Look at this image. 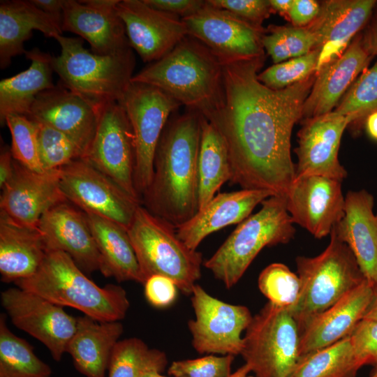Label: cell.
<instances>
[{"label":"cell","mask_w":377,"mask_h":377,"mask_svg":"<svg viewBox=\"0 0 377 377\" xmlns=\"http://www.w3.org/2000/svg\"><path fill=\"white\" fill-rule=\"evenodd\" d=\"M231 177V167L226 142L204 116L198 157V210L206 205L221 186Z\"/></svg>","instance_id":"cell-33"},{"label":"cell","mask_w":377,"mask_h":377,"mask_svg":"<svg viewBox=\"0 0 377 377\" xmlns=\"http://www.w3.org/2000/svg\"><path fill=\"white\" fill-rule=\"evenodd\" d=\"M320 3L315 0H293L288 19L294 27H306L318 15Z\"/></svg>","instance_id":"cell-48"},{"label":"cell","mask_w":377,"mask_h":377,"mask_svg":"<svg viewBox=\"0 0 377 377\" xmlns=\"http://www.w3.org/2000/svg\"><path fill=\"white\" fill-rule=\"evenodd\" d=\"M373 367L369 377H377V362Z\"/></svg>","instance_id":"cell-57"},{"label":"cell","mask_w":377,"mask_h":377,"mask_svg":"<svg viewBox=\"0 0 377 377\" xmlns=\"http://www.w3.org/2000/svg\"><path fill=\"white\" fill-rule=\"evenodd\" d=\"M299 131L295 177L320 175L343 181L346 169L338 154L343 133L350 124L348 117L330 113L303 120Z\"/></svg>","instance_id":"cell-19"},{"label":"cell","mask_w":377,"mask_h":377,"mask_svg":"<svg viewBox=\"0 0 377 377\" xmlns=\"http://www.w3.org/2000/svg\"><path fill=\"white\" fill-rule=\"evenodd\" d=\"M202 115L187 110L170 117L161 135L151 184L141 204L175 228L198 211V157Z\"/></svg>","instance_id":"cell-2"},{"label":"cell","mask_w":377,"mask_h":377,"mask_svg":"<svg viewBox=\"0 0 377 377\" xmlns=\"http://www.w3.org/2000/svg\"><path fill=\"white\" fill-rule=\"evenodd\" d=\"M14 283L61 306H69L98 321H119L130 307L124 288L100 287L66 253L49 251L37 272Z\"/></svg>","instance_id":"cell-4"},{"label":"cell","mask_w":377,"mask_h":377,"mask_svg":"<svg viewBox=\"0 0 377 377\" xmlns=\"http://www.w3.org/2000/svg\"><path fill=\"white\" fill-rule=\"evenodd\" d=\"M372 58L363 45L362 34H358L339 57L316 73L301 120L331 112Z\"/></svg>","instance_id":"cell-24"},{"label":"cell","mask_w":377,"mask_h":377,"mask_svg":"<svg viewBox=\"0 0 377 377\" xmlns=\"http://www.w3.org/2000/svg\"><path fill=\"white\" fill-rule=\"evenodd\" d=\"M51 367L39 359L33 346L13 334L0 315V377H50Z\"/></svg>","instance_id":"cell-35"},{"label":"cell","mask_w":377,"mask_h":377,"mask_svg":"<svg viewBox=\"0 0 377 377\" xmlns=\"http://www.w3.org/2000/svg\"><path fill=\"white\" fill-rule=\"evenodd\" d=\"M265 59L264 54L223 65V101L205 117L226 142L232 184L286 198L295 177L291 133L302 119L316 73L284 89H272L258 79Z\"/></svg>","instance_id":"cell-1"},{"label":"cell","mask_w":377,"mask_h":377,"mask_svg":"<svg viewBox=\"0 0 377 377\" xmlns=\"http://www.w3.org/2000/svg\"><path fill=\"white\" fill-rule=\"evenodd\" d=\"M123 331L119 321H98L85 315L77 317L76 330L66 352L75 369L86 377H105Z\"/></svg>","instance_id":"cell-30"},{"label":"cell","mask_w":377,"mask_h":377,"mask_svg":"<svg viewBox=\"0 0 377 377\" xmlns=\"http://www.w3.org/2000/svg\"><path fill=\"white\" fill-rule=\"evenodd\" d=\"M301 288L298 300L290 309L300 332L366 279L349 247L332 230L325 249L314 257L295 260Z\"/></svg>","instance_id":"cell-8"},{"label":"cell","mask_w":377,"mask_h":377,"mask_svg":"<svg viewBox=\"0 0 377 377\" xmlns=\"http://www.w3.org/2000/svg\"><path fill=\"white\" fill-rule=\"evenodd\" d=\"M300 339L290 310L268 302L245 330L240 355L253 377H290L300 359Z\"/></svg>","instance_id":"cell-9"},{"label":"cell","mask_w":377,"mask_h":377,"mask_svg":"<svg viewBox=\"0 0 377 377\" xmlns=\"http://www.w3.org/2000/svg\"><path fill=\"white\" fill-rule=\"evenodd\" d=\"M119 103L126 110L133 133L134 182L141 202L151 182L155 153L162 132L170 115L181 105L155 87L133 82Z\"/></svg>","instance_id":"cell-10"},{"label":"cell","mask_w":377,"mask_h":377,"mask_svg":"<svg viewBox=\"0 0 377 377\" xmlns=\"http://www.w3.org/2000/svg\"><path fill=\"white\" fill-rule=\"evenodd\" d=\"M212 6L226 10L254 25L263 22L273 12L269 0H207Z\"/></svg>","instance_id":"cell-45"},{"label":"cell","mask_w":377,"mask_h":377,"mask_svg":"<svg viewBox=\"0 0 377 377\" xmlns=\"http://www.w3.org/2000/svg\"><path fill=\"white\" fill-rule=\"evenodd\" d=\"M251 373L249 366L244 364L228 377H253V375H250Z\"/></svg>","instance_id":"cell-55"},{"label":"cell","mask_w":377,"mask_h":377,"mask_svg":"<svg viewBox=\"0 0 377 377\" xmlns=\"http://www.w3.org/2000/svg\"><path fill=\"white\" fill-rule=\"evenodd\" d=\"M341 181L320 175L295 178L286 196L294 223L321 239L330 232L344 214Z\"/></svg>","instance_id":"cell-16"},{"label":"cell","mask_w":377,"mask_h":377,"mask_svg":"<svg viewBox=\"0 0 377 377\" xmlns=\"http://www.w3.org/2000/svg\"><path fill=\"white\" fill-rule=\"evenodd\" d=\"M145 295L149 304L157 308L166 307L175 300L177 287L168 277L152 275L145 282Z\"/></svg>","instance_id":"cell-46"},{"label":"cell","mask_w":377,"mask_h":377,"mask_svg":"<svg viewBox=\"0 0 377 377\" xmlns=\"http://www.w3.org/2000/svg\"><path fill=\"white\" fill-rule=\"evenodd\" d=\"M168 364L166 354L149 348L142 339L119 340L114 346L108 366V377H145L162 373Z\"/></svg>","instance_id":"cell-34"},{"label":"cell","mask_w":377,"mask_h":377,"mask_svg":"<svg viewBox=\"0 0 377 377\" xmlns=\"http://www.w3.org/2000/svg\"><path fill=\"white\" fill-rule=\"evenodd\" d=\"M149 6L182 19L191 16L205 4L203 0H143Z\"/></svg>","instance_id":"cell-47"},{"label":"cell","mask_w":377,"mask_h":377,"mask_svg":"<svg viewBox=\"0 0 377 377\" xmlns=\"http://www.w3.org/2000/svg\"><path fill=\"white\" fill-rule=\"evenodd\" d=\"M372 286L371 300L363 318L377 320V284Z\"/></svg>","instance_id":"cell-53"},{"label":"cell","mask_w":377,"mask_h":377,"mask_svg":"<svg viewBox=\"0 0 377 377\" xmlns=\"http://www.w3.org/2000/svg\"><path fill=\"white\" fill-rule=\"evenodd\" d=\"M364 126L369 136L377 140V112L367 118Z\"/></svg>","instance_id":"cell-54"},{"label":"cell","mask_w":377,"mask_h":377,"mask_svg":"<svg viewBox=\"0 0 377 377\" xmlns=\"http://www.w3.org/2000/svg\"><path fill=\"white\" fill-rule=\"evenodd\" d=\"M85 214L100 254L102 274L114 277L118 282L133 281L144 284L128 229L108 219Z\"/></svg>","instance_id":"cell-31"},{"label":"cell","mask_w":377,"mask_h":377,"mask_svg":"<svg viewBox=\"0 0 377 377\" xmlns=\"http://www.w3.org/2000/svg\"><path fill=\"white\" fill-rule=\"evenodd\" d=\"M261 205L260 209L239 223L204 263L228 289L237 284L263 249L287 244L294 238L296 230L286 208V198L272 195Z\"/></svg>","instance_id":"cell-6"},{"label":"cell","mask_w":377,"mask_h":377,"mask_svg":"<svg viewBox=\"0 0 377 377\" xmlns=\"http://www.w3.org/2000/svg\"><path fill=\"white\" fill-rule=\"evenodd\" d=\"M155 87L188 110L207 117L223 97V66L200 41L187 36L158 61L133 76Z\"/></svg>","instance_id":"cell-3"},{"label":"cell","mask_w":377,"mask_h":377,"mask_svg":"<svg viewBox=\"0 0 377 377\" xmlns=\"http://www.w3.org/2000/svg\"><path fill=\"white\" fill-rule=\"evenodd\" d=\"M61 24L31 1H0V67H8L13 57L25 54L24 43L38 30L45 37L62 35Z\"/></svg>","instance_id":"cell-29"},{"label":"cell","mask_w":377,"mask_h":377,"mask_svg":"<svg viewBox=\"0 0 377 377\" xmlns=\"http://www.w3.org/2000/svg\"><path fill=\"white\" fill-rule=\"evenodd\" d=\"M48 249L38 227L20 223L0 211V274L4 283L33 276Z\"/></svg>","instance_id":"cell-28"},{"label":"cell","mask_w":377,"mask_h":377,"mask_svg":"<svg viewBox=\"0 0 377 377\" xmlns=\"http://www.w3.org/2000/svg\"><path fill=\"white\" fill-rule=\"evenodd\" d=\"M319 50L274 64L258 75V80L272 89H281L301 82L316 73Z\"/></svg>","instance_id":"cell-42"},{"label":"cell","mask_w":377,"mask_h":377,"mask_svg":"<svg viewBox=\"0 0 377 377\" xmlns=\"http://www.w3.org/2000/svg\"><path fill=\"white\" fill-rule=\"evenodd\" d=\"M262 43L274 64L305 55L316 50V38L307 27L270 26Z\"/></svg>","instance_id":"cell-38"},{"label":"cell","mask_w":377,"mask_h":377,"mask_svg":"<svg viewBox=\"0 0 377 377\" xmlns=\"http://www.w3.org/2000/svg\"><path fill=\"white\" fill-rule=\"evenodd\" d=\"M358 370L347 336L300 359L290 377H355Z\"/></svg>","instance_id":"cell-36"},{"label":"cell","mask_w":377,"mask_h":377,"mask_svg":"<svg viewBox=\"0 0 377 377\" xmlns=\"http://www.w3.org/2000/svg\"><path fill=\"white\" fill-rule=\"evenodd\" d=\"M128 232L145 282L152 275L165 276L184 294L191 295L201 277L202 256L178 237L175 226L140 204Z\"/></svg>","instance_id":"cell-7"},{"label":"cell","mask_w":377,"mask_h":377,"mask_svg":"<svg viewBox=\"0 0 377 377\" xmlns=\"http://www.w3.org/2000/svg\"><path fill=\"white\" fill-rule=\"evenodd\" d=\"M11 134V153L15 161L29 170L45 172L41 164L37 137V124L22 114H10L5 121Z\"/></svg>","instance_id":"cell-40"},{"label":"cell","mask_w":377,"mask_h":377,"mask_svg":"<svg viewBox=\"0 0 377 377\" xmlns=\"http://www.w3.org/2000/svg\"><path fill=\"white\" fill-rule=\"evenodd\" d=\"M119 0H65L62 31L77 34L98 54H111L130 47L117 11Z\"/></svg>","instance_id":"cell-22"},{"label":"cell","mask_w":377,"mask_h":377,"mask_svg":"<svg viewBox=\"0 0 377 377\" xmlns=\"http://www.w3.org/2000/svg\"><path fill=\"white\" fill-rule=\"evenodd\" d=\"M348 337L358 369L374 365L377 362V320L362 318Z\"/></svg>","instance_id":"cell-44"},{"label":"cell","mask_w":377,"mask_h":377,"mask_svg":"<svg viewBox=\"0 0 377 377\" xmlns=\"http://www.w3.org/2000/svg\"><path fill=\"white\" fill-rule=\"evenodd\" d=\"M376 0H329L320 3L317 17L307 27L319 50L316 73L339 57L369 22Z\"/></svg>","instance_id":"cell-21"},{"label":"cell","mask_w":377,"mask_h":377,"mask_svg":"<svg viewBox=\"0 0 377 377\" xmlns=\"http://www.w3.org/2000/svg\"><path fill=\"white\" fill-rule=\"evenodd\" d=\"M188 36L204 44L226 65L264 55L263 27L254 25L233 13L211 5L182 19Z\"/></svg>","instance_id":"cell-14"},{"label":"cell","mask_w":377,"mask_h":377,"mask_svg":"<svg viewBox=\"0 0 377 377\" xmlns=\"http://www.w3.org/2000/svg\"><path fill=\"white\" fill-rule=\"evenodd\" d=\"M36 124L39 155L45 171L59 170L83 158L78 147L66 135L45 124Z\"/></svg>","instance_id":"cell-41"},{"label":"cell","mask_w":377,"mask_h":377,"mask_svg":"<svg viewBox=\"0 0 377 377\" xmlns=\"http://www.w3.org/2000/svg\"><path fill=\"white\" fill-rule=\"evenodd\" d=\"M101 105L59 84L37 96L27 117L66 135L78 147L84 158L96 133Z\"/></svg>","instance_id":"cell-18"},{"label":"cell","mask_w":377,"mask_h":377,"mask_svg":"<svg viewBox=\"0 0 377 377\" xmlns=\"http://www.w3.org/2000/svg\"><path fill=\"white\" fill-rule=\"evenodd\" d=\"M84 158L140 202L134 182L133 133L126 110L120 103L109 102L100 105L96 133Z\"/></svg>","instance_id":"cell-13"},{"label":"cell","mask_w":377,"mask_h":377,"mask_svg":"<svg viewBox=\"0 0 377 377\" xmlns=\"http://www.w3.org/2000/svg\"><path fill=\"white\" fill-rule=\"evenodd\" d=\"M362 34L363 45L373 57L377 56V3Z\"/></svg>","instance_id":"cell-49"},{"label":"cell","mask_w":377,"mask_h":377,"mask_svg":"<svg viewBox=\"0 0 377 377\" xmlns=\"http://www.w3.org/2000/svg\"><path fill=\"white\" fill-rule=\"evenodd\" d=\"M272 193L260 189H241L220 193L184 223L176 228L178 237L191 249L197 250L209 235L229 225L240 223Z\"/></svg>","instance_id":"cell-27"},{"label":"cell","mask_w":377,"mask_h":377,"mask_svg":"<svg viewBox=\"0 0 377 377\" xmlns=\"http://www.w3.org/2000/svg\"><path fill=\"white\" fill-rule=\"evenodd\" d=\"M60 189L66 200L85 213L130 226L140 201L85 158L76 159L59 169Z\"/></svg>","instance_id":"cell-11"},{"label":"cell","mask_w":377,"mask_h":377,"mask_svg":"<svg viewBox=\"0 0 377 377\" xmlns=\"http://www.w3.org/2000/svg\"><path fill=\"white\" fill-rule=\"evenodd\" d=\"M38 228L48 251L68 254L84 272L101 269V258L86 214L65 201L47 210Z\"/></svg>","instance_id":"cell-23"},{"label":"cell","mask_w":377,"mask_h":377,"mask_svg":"<svg viewBox=\"0 0 377 377\" xmlns=\"http://www.w3.org/2000/svg\"><path fill=\"white\" fill-rule=\"evenodd\" d=\"M258 286L269 302L289 310L297 303L301 288L298 275L280 263H272L260 272Z\"/></svg>","instance_id":"cell-39"},{"label":"cell","mask_w":377,"mask_h":377,"mask_svg":"<svg viewBox=\"0 0 377 377\" xmlns=\"http://www.w3.org/2000/svg\"><path fill=\"white\" fill-rule=\"evenodd\" d=\"M374 198L366 190L348 191L344 214L332 230L353 253L366 280L377 284V213Z\"/></svg>","instance_id":"cell-25"},{"label":"cell","mask_w":377,"mask_h":377,"mask_svg":"<svg viewBox=\"0 0 377 377\" xmlns=\"http://www.w3.org/2000/svg\"><path fill=\"white\" fill-rule=\"evenodd\" d=\"M43 12L56 18L62 25L65 0H30ZM62 28V26H61Z\"/></svg>","instance_id":"cell-51"},{"label":"cell","mask_w":377,"mask_h":377,"mask_svg":"<svg viewBox=\"0 0 377 377\" xmlns=\"http://www.w3.org/2000/svg\"><path fill=\"white\" fill-rule=\"evenodd\" d=\"M117 8L130 47L144 62L158 61L188 36L181 17L155 9L143 0H119Z\"/></svg>","instance_id":"cell-17"},{"label":"cell","mask_w":377,"mask_h":377,"mask_svg":"<svg viewBox=\"0 0 377 377\" xmlns=\"http://www.w3.org/2000/svg\"><path fill=\"white\" fill-rule=\"evenodd\" d=\"M59 179V169L38 172L14 160L13 177L1 188V211L20 223L38 227L47 210L68 201Z\"/></svg>","instance_id":"cell-20"},{"label":"cell","mask_w":377,"mask_h":377,"mask_svg":"<svg viewBox=\"0 0 377 377\" xmlns=\"http://www.w3.org/2000/svg\"><path fill=\"white\" fill-rule=\"evenodd\" d=\"M332 111L348 117L353 132L361 131L367 118L377 112V60L360 73Z\"/></svg>","instance_id":"cell-37"},{"label":"cell","mask_w":377,"mask_h":377,"mask_svg":"<svg viewBox=\"0 0 377 377\" xmlns=\"http://www.w3.org/2000/svg\"><path fill=\"white\" fill-rule=\"evenodd\" d=\"M191 295L195 318L188 327L193 348L200 354L240 355L242 334L253 318L250 310L219 300L197 283Z\"/></svg>","instance_id":"cell-12"},{"label":"cell","mask_w":377,"mask_h":377,"mask_svg":"<svg viewBox=\"0 0 377 377\" xmlns=\"http://www.w3.org/2000/svg\"><path fill=\"white\" fill-rule=\"evenodd\" d=\"M14 172V159L10 148L3 147L0 154V187L10 181Z\"/></svg>","instance_id":"cell-50"},{"label":"cell","mask_w":377,"mask_h":377,"mask_svg":"<svg viewBox=\"0 0 377 377\" xmlns=\"http://www.w3.org/2000/svg\"><path fill=\"white\" fill-rule=\"evenodd\" d=\"M145 377H168V376L161 375V373L154 372V373H150V374H147L146 376H145Z\"/></svg>","instance_id":"cell-56"},{"label":"cell","mask_w":377,"mask_h":377,"mask_svg":"<svg viewBox=\"0 0 377 377\" xmlns=\"http://www.w3.org/2000/svg\"><path fill=\"white\" fill-rule=\"evenodd\" d=\"M55 39L61 54L52 57V66L60 85L97 105L122 100L133 76L131 47L103 55L86 49L80 37L58 35Z\"/></svg>","instance_id":"cell-5"},{"label":"cell","mask_w":377,"mask_h":377,"mask_svg":"<svg viewBox=\"0 0 377 377\" xmlns=\"http://www.w3.org/2000/svg\"><path fill=\"white\" fill-rule=\"evenodd\" d=\"M29 67L0 81V124L10 114L28 116L37 96L55 87L52 80V56L35 47L27 51Z\"/></svg>","instance_id":"cell-32"},{"label":"cell","mask_w":377,"mask_h":377,"mask_svg":"<svg viewBox=\"0 0 377 377\" xmlns=\"http://www.w3.org/2000/svg\"><path fill=\"white\" fill-rule=\"evenodd\" d=\"M1 302L13 324L43 343L52 357L59 362L71 340L77 317L63 306L20 288H9L1 293Z\"/></svg>","instance_id":"cell-15"},{"label":"cell","mask_w":377,"mask_h":377,"mask_svg":"<svg viewBox=\"0 0 377 377\" xmlns=\"http://www.w3.org/2000/svg\"><path fill=\"white\" fill-rule=\"evenodd\" d=\"M274 13H278L286 18L291 8L293 0H269Z\"/></svg>","instance_id":"cell-52"},{"label":"cell","mask_w":377,"mask_h":377,"mask_svg":"<svg viewBox=\"0 0 377 377\" xmlns=\"http://www.w3.org/2000/svg\"><path fill=\"white\" fill-rule=\"evenodd\" d=\"M234 356L210 355L196 359L174 361L168 369L173 377H228Z\"/></svg>","instance_id":"cell-43"},{"label":"cell","mask_w":377,"mask_h":377,"mask_svg":"<svg viewBox=\"0 0 377 377\" xmlns=\"http://www.w3.org/2000/svg\"><path fill=\"white\" fill-rule=\"evenodd\" d=\"M372 290V285L365 280L315 316L300 332V359L348 336L364 318Z\"/></svg>","instance_id":"cell-26"}]
</instances>
